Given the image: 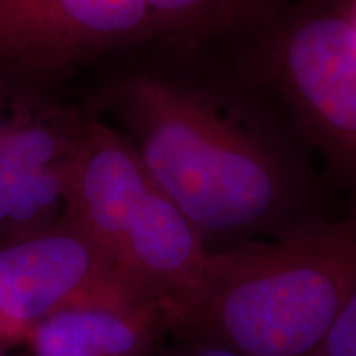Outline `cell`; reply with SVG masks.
I'll return each instance as SVG.
<instances>
[{
    "label": "cell",
    "instance_id": "obj_2",
    "mask_svg": "<svg viewBox=\"0 0 356 356\" xmlns=\"http://www.w3.org/2000/svg\"><path fill=\"white\" fill-rule=\"evenodd\" d=\"M65 218L86 231L134 286L162 307L168 335L184 325L211 252L155 184L139 152L92 119L84 121Z\"/></svg>",
    "mask_w": 356,
    "mask_h": 356
},
{
    "label": "cell",
    "instance_id": "obj_7",
    "mask_svg": "<svg viewBox=\"0 0 356 356\" xmlns=\"http://www.w3.org/2000/svg\"><path fill=\"white\" fill-rule=\"evenodd\" d=\"M155 26L145 0H0V66L56 73Z\"/></svg>",
    "mask_w": 356,
    "mask_h": 356
},
{
    "label": "cell",
    "instance_id": "obj_6",
    "mask_svg": "<svg viewBox=\"0 0 356 356\" xmlns=\"http://www.w3.org/2000/svg\"><path fill=\"white\" fill-rule=\"evenodd\" d=\"M279 71L300 113L356 172V26L351 6L314 2L280 40Z\"/></svg>",
    "mask_w": 356,
    "mask_h": 356
},
{
    "label": "cell",
    "instance_id": "obj_15",
    "mask_svg": "<svg viewBox=\"0 0 356 356\" xmlns=\"http://www.w3.org/2000/svg\"><path fill=\"white\" fill-rule=\"evenodd\" d=\"M0 356H6V355H0Z\"/></svg>",
    "mask_w": 356,
    "mask_h": 356
},
{
    "label": "cell",
    "instance_id": "obj_10",
    "mask_svg": "<svg viewBox=\"0 0 356 356\" xmlns=\"http://www.w3.org/2000/svg\"><path fill=\"white\" fill-rule=\"evenodd\" d=\"M312 356H356V289Z\"/></svg>",
    "mask_w": 356,
    "mask_h": 356
},
{
    "label": "cell",
    "instance_id": "obj_12",
    "mask_svg": "<svg viewBox=\"0 0 356 356\" xmlns=\"http://www.w3.org/2000/svg\"><path fill=\"white\" fill-rule=\"evenodd\" d=\"M19 343H22L20 338L15 337L10 330H7L6 327L0 325V355L6 353V350L10 348V346H15Z\"/></svg>",
    "mask_w": 356,
    "mask_h": 356
},
{
    "label": "cell",
    "instance_id": "obj_1",
    "mask_svg": "<svg viewBox=\"0 0 356 356\" xmlns=\"http://www.w3.org/2000/svg\"><path fill=\"white\" fill-rule=\"evenodd\" d=\"M356 289V216L274 241L211 252L204 282L172 335L246 356H312Z\"/></svg>",
    "mask_w": 356,
    "mask_h": 356
},
{
    "label": "cell",
    "instance_id": "obj_14",
    "mask_svg": "<svg viewBox=\"0 0 356 356\" xmlns=\"http://www.w3.org/2000/svg\"><path fill=\"white\" fill-rule=\"evenodd\" d=\"M351 17H353V22L356 26V0H353V3H351Z\"/></svg>",
    "mask_w": 356,
    "mask_h": 356
},
{
    "label": "cell",
    "instance_id": "obj_4",
    "mask_svg": "<svg viewBox=\"0 0 356 356\" xmlns=\"http://www.w3.org/2000/svg\"><path fill=\"white\" fill-rule=\"evenodd\" d=\"M126 305L162 309L68 218L0 244V315L24 337L60 312Z\"/></svg>",
    "mask_w": 356,
    "mask_h": 356
},
{
    "label": "cell",
    "instance_id": "obj_3",
    "mask_svg": "<svg viewBox=\"0 0 356 356\" xmlns=\"http://www.w3.org/2000/svg\"><path fill=\"white\" fill-rule=\"evenodd\" d=\"M127 104L145 168L200 234L246 233L279 215L286 190L275 162L203 101L137 79Z\"/></svg>",
    "mask_w": 356,
    "mask_h": 356
},
{
    "label": "cell",
    "instance_id": "obj_8",
    "mask_svg": "<svg viewBox=\"0 0 356 356\" xmlns=\"http://www.w3.org/2000/svg\"><path fill=\"white\" fill-rule=\"evenodd\" d=\"M167 333L157 305L89 307L33 325L25 345L32 356H154Z\"/></svg>",
    "mask_w": 356,
    "mask_h": 356
},
{
    "label": "cell",
    "instance_id": "obj_5",
    "mask_svg": "<svg viewBox=\"0 0 356 356\" xmlns=\"http://www.w3.org/2000/svg\"><path fill=\"white\" fill-rule=\"evenodd\" d=\"M83 127L43 97L0 86V244L65 216Z\"/></svg>",
    "mask_w": 356,
    "mask_h": 356
},
{
    "label": "cell",
    "instance_id": "obj_9",
    "mask_svg": "<svg viewBox=\"0 0 356 356\" xmlns=\"http://www.w3.org/2000/svg\"><path fill=\"white\" fill-rule=\"evenodd\" d=\"M239 0H145L159 24H188L222 15L238 6Z\"/></svg>",
    "mask_w": 356,
    "mask_h": 356
},
{
    "label": "cell",
    "instance_id": "obj_11",
    "mask_svg": "<svg viewBox=\"0 0 356 356\" xmlns=\"http://www.w3.org/2000/svg\"><path fill=\"white\" fill-rule=\"evenodd\" d=\"M175 337V343L170 346H160L154 356H246L229 346L207 340L200 337Z\"/></svg>",
    "mask_w": 356,
    "mask_h": 356
},
{
    "label": "cell",
    "instance_id": "obj_13",
    "mask_svg": "<svg viewBox=\"0 0 356 356\" xmlns=\"http://www.w3.org/2000/svg\"><path fill=\"white\" fill-rule=\"evenodd\" d=\"M0 325H2V327H6V328H7V330H10V332H12V333H13V335H15V337H19V338H20V340H22V343H24V341H25V337H24V333H22V332H19V330H17V328H15V327H12V325H10V323H8V322H7V320L2 317V315H0Z\"/></svg>",
    "mask_w": 356,
    "mask_h": 356
}]
</instances>
